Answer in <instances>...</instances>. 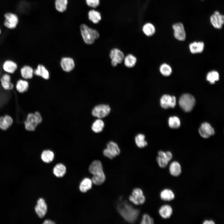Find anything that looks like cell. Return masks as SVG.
Listing matches in <instances>:
<instances>
[{"mask_svg": "<svg viewBox=\"0 0 224 224\" xmlns=\"http://www.w3.org/2000/svg\"><path fill=\"white\" fill-rule=\"evenodd\" d=\"M21 77L25 79H31L33 76L34 70L30 66L25 65L21 69Z\"/></svg>", "mask_w": 224, "mask_h": 224, "instance_id": "25", "label": "cell"}, {"mask_svg": "<svg viewBox=\"0 0 224 224\" xmlns=\"http://www.w3.org/2000/svg\"><path fill=\"white\" fill-rule=\"evenodd\" d=\"M4 17V26L10 29L15 28L18 22V18L17 15L13 13L7 12L5 14Z\"/></svg>", "mask_w": 224, "mask_h": 224, "instance_id": "10", "label": "cell"}, {"mask_svg": "<svg viewBox=\"0 0 224 224\" xmlns=\"http://www.w3.org/2000/svg\"><path fill=\"white\" fill-rule=\"evenodd\" d=\"M13 122L12 118L9 115L0 117V129L3 130L7 129L12 124Z\"/></svg>", "mask_w": 224, "mask_h": 224, "instance_id": "18", "label": "cell"}, {"mask_svg": "<svg viewBox=\"0 0 224 224\" xmlns=\"http://www.w3.org/2000/svg\"><path fill=\"white\" fill-rule=\"evenodd\" d=\"M61 65L64 71L68 72L74 69L75 63L74 60L72 58L69 57H65L62 59L61 61Z\"/></svg>", "mask_w": 224, "mask_h": 224, "instance_id": "16", "label": "cell"}, {"mask_svg": "<svg viewBox=\"0 0 224 224\" xmlns=\"http://www.w3.org/2000/svg\"><path fill=\"white\" fill-rule=\"evenodd\" d=\"M41 157L44 162L49 163L54 160V154L53 152L50 150H45L42 152Z\"/></svg>", "mask_w": 224, "mask_h": 224, "instance_id": "33", "label": "cell"}, {"mask_svg": "<svg viewBox=\"0 0 224 224\" xmlns=\"http://www.w3.org/2000/svg\"><path fill=\"white\" fill-rule=\"evenodd\" d=\"M219 79V74L218 72L215 71L209 72L207 76V80L211 84H214L216 81Z\"/></svg>", "mask_w": 224, "mask_h": 224, "instance_id": "37", "label": "cell"}, {"mask_svg": "<svg viewBox=\"0 0 224 224\" xmlns=\"http://www.w3.org/2000/svg\"><path fill=\"white\" fill-rule=\"evenodd\" d=\"M154 223L153 219L147 214H144L142 217L141 223L142 224H152Z\"/></svg>", "mask_w": 224, "mask_h": 224, "instance_id": "40", "label": "cell"}, {"mask_svg": "<svg viewBox=\"0 0 224 224\" xmlns=\"http://www.w3.org/2000/svg\"><path fill=\"white\" fill-rule=\"evenodd\" d=\"M145 136L142 134H139L135 137V142L137 146L139 148H142L147 146V142L145 140Z\"/></svg>", "mask_w": 224, "mask_h": 224, "instance_id": "35", "label": "cell"}, {"mask_svg": "<svg viewBox=\"0 0 224 224\" xmlns=\"http://www.w3.org/2000/svg\"><path fill=\"white\" fill-rule=\"evenodd\" d=\"M190 52L193 54L201 53L203 52L204 44L202 42H194L190 44L189 46Z\"/></svg>", "mask_w": 224, "mask_h": 224, "instance_id": "26", "label": "cell"}, {"mask_svg": "<svg viewBox=\"0 0 224 224\" xmlns=\"http://www.w3.org/2000/svg\"><path fill=\"white\" fill-rule=\"evenodd\" d=\"M169 171L170 174L173 176H179L182 172L180 164L177 161H174L171 162L170 165Z\"/></svg>", "mask_w": 224, "mask_h": 224, "instance_id": "22", "label": "cell"}, {"mask_svg": "<svg viewBox=\"0 0 224 224\" xmlns=\"http://www.w3.org/2000/svg\"><path fill=\"white\" fill-rule=\"evenodd\" d=\"M86 2L89 7L95 8L100 5V0H86Z\"/></svg>", "mask_w": 224, "mask_h": 224, "instance_id": "42", "label": "cell"}, {"mask_svg": "<svg viewBox=\"0 0 224 224\" xmlns=\"http://www.w3.org/2000/svg\"><path fill=\"white\" fill-rule=\"evenodd\" d=\"M160 71L163 75L167 77L171 74L172 70L169 65L166 63H163L161 65Z\"/></svg>", "mask_w": 224, "mask_h": 224, "instance_id": "38", "label": "cell"}, {"mask_svg": "<svg viewBox=\"0 0 224 224\" xmlns=\"http://www.w3.org/2000/svg\"><path fill=\"white\" fill-rule=\"evenodd\" d=\"M129 199L131 202L136 205L142 204L145 201V198L143 192L139 188L133 189L132 195L129 197Z\"/></svg>", "mask_w": 224, "mask_h": 224, "instance_id": "9", "label": "cell"}, {"mask_svg": "<svg viewBox=\"0 0 224 224\" xmlns=\"http://www.w3.org/2000/svg\"><path fill=\"white\" fill-rule=\"evenodd\" d=\"M104 127V123L100 119L96 120L93 123L91 127L92 131L96 133L101 132Z\"/></svg>", "mask_w": 224, "mask_h": 224, "instance_id": "34", "label": "cell"}, {"mask_svg": "<svg viewBox=\"0 0 224 224\" xmlns=\"http://www.w3.org/2000/svg\"><path fill=\"white\" fill-rule=\"evenodd\" d=\"M160 104L161 106L164 109L169 108H174L176 105V98L174 96H171L167 94L164 95L160 99Z\"/></svg>", "mask_w": 224, "mask_h": 224, "instance_id": "11", "label": "cell"}, {"mask_svg": "<svg viewBox=\"0 0 224 224\" xmlns=\"http://www.w3.org/2000/svg\"><path fill=\"white\" fill-rule=\"evenodd\" d=\"M199 133L201 136L207 138L215 133L214 129L210 124L207 122L202 123L199 129Z\"/></svg>", "mask_w": 224, "mask_h": 224, "instance_id": "14", "label": "cell"}, {"mask_svg": "<svg viewBox=\"0 0 224 224\" xmlns=\"http://www.w3.org/2000/svg\"><path fill=\"white\" fill-rule=\"evenodd\" d=\"M55 223L53 222L50 220H46L44 221L43 224H53Z\"/></svg>", "mask_w": 224, "mask_h": 224, "instance_id": "44", "label": "cell"}, {"mask_svg": "<svg viewBox=\"0 0 224 224\" xmlns=\"http://www.w3.org/2000/svg\"><path fill=\"white\" fill-rule=\"evenodd\" d=\"M47 210V206L44 200L42 198H39L35 207L36 214L39 217L42 218L45 215Z\"/></svg>", "mask_w": 224, "mask_h": 224, "instance_id": "15", "label": "cell"}, {"mask_svg": "<svg viewBox=\"0 0 224 224\" xmlns=\"http://www.w3.org/2000/svg\"><path fill=\"white\" fill-rule=\"evenodd\" d=\"M160 196L161 199L165 201H170L174 199L175 195L173 191L169 189H166L161 192Z\"/></svg>", "mask_w": 224, "mask_h": 224, "instance_id": "27", "label": "cell"}, {"mask_svg": "<svg viewBox=\"0 0 224 224\" xmlns=\"http://www.w3.org/2000/svg\"><path fill=\"white\" fill-rule=\"evenodd\" d=\"M66 168L65 166L61 163L57 164L53 169V173L57 177H63L66 172Z\"/></svg>", "mask_w": 224, "mask_h": 224, "instance_id": "31", "label": "cell"}, {"mask_svg": "<svg viewBox=\"0 0 224 224\" xmlns=\"http://www.w3.org/2000/svg\"><path fill=\"white\" fill-rule=\"evenodd\" d=\"M68 3V0H55V8L58 12H63L67 9Z\"/></svg>", "mask_w": 224, "mask_h": 224, "instance_id": "32", "label": "cell"}, {"mask_svg": "<svg viewBox=\"0 0 224 224\" xmlns=\"http://www.w3.org/2000/svg\"><path fill=\"white\" fill-rule=\"evenodd\" d=\"M0 81L1 85L4 90L10 91L13 88L14 85L11 82V77L9 74H4L3 75Z\"/></svg>", "mask_w": 224, "mask_h": 224, "instance_id": "17", "label": "cell"}, {"mask_svg": "<svg viewBox=\"0 0 224 224\" xmlns=\"http://www.w3.org/2000/svg\"><path fill=\"white\" fill-rule=\"evenodd\" d=\"M92 180L89 178H86L83 179L80 184V191L83 193L87 192L92 188Z\"/></svg>", "mask_w": 224, "mask_h": 224, "instance_id": "29", "label": "cell"}, {"mask_svg": "<svg viewBox=\"0 0 224 224\" xmlns=\"http://www.w3.org/2000/svg\"><path fill=\"white\" fill-rule=\"evenodd\" d=\"M203 224H214V222L212 220H205L203 222Z\"/></svg>", "mask_w": 224, "mask_h": 224, "instance_id": "43", "label": "cell"}, {"mask_svg": "<svg viewBox=\"0 0 224 224\" xmlns=\"http://www.w3.org/2000/svg\"><path fill=\"white\" fill-rule=\"evenodd\" d=\"M195 103V99L192 95L184 94L180 97L179 104L180 107L186 112L192 110Z\"/></svg>", "mask_w": 224, "mask_h": 224, "instance_id": "5", "label": "cell"}, {"mask_svg": "<svg viewBox=\"0 0 224 224\" xmlns=\"http://www.w3.org/2000/svg\"><path fill=\"white\" fill-rule=\"evenodd\" d=\"M34 74L40 76L45 79H48L49 77L48 71L43 65L41 64L38 65L37 68L34 70Z\"/></svg>", "mask_w": 224, "mask_h": 224, "instance_id": "23", "label": "cell"}, {"mask_svg": "<svg viewBox=\"0 0 224 224\" xmlns=\"http://www.w3.org/2000/svg\"><path fill=\"white\" fill-rule=\"evenodd\" d=\"M111 109L107 105L100 104L96 105L92 111V115L99 119H101L107 116L110 113Z\"/></svg>", "mask_w": 224, "mask_h": 224, "instance_id": "7", "label": "cell"}, {"mask_svg": "<svg viewBox=\"0 0 224 224\" xmlns=\"http://www.w3.org/2000/svg\"><path fill=\"white\" fill-rule=\"evenodd\" d=\"M17 64L11 60L5 61L3 64V70L10 74L14 73L17 68Z\"/></svg>", "mask_w": 224, "mask_h": 224, "instance_id": "19", "label": "cell"}, {"mask_svg": "<svg viewBox=\"0 0 224 224\" xmlns=\"http://www.w3.org/2000/svg\"><path fill=\"white\" fill-rule=\"evenodd\" d=\"M28 82L25 80L19 79L16 82V90L20 93H23L26 91L29 88Z\"/></svg>", "mask_w": 224, "mask_h": 224, "instance_id": "28", "label": "cell"}, {"mask_svg": "<svg viewBox=\"0 0 224 224\" xmlns=\"http://www.w3.org/2000/svg\"><path fill=\"white\" fill-rule=\"evenodd\" d=\"M156 161L159 166L161 168H165L168 165V162L164 158L158 156Z\"/></svg>", "mask_w": 224, "mask_h": 224, "instance_id": "41", "label": "cell"}, {"mask_svg": "<svg viewBox=\"0 0 224 224\" xmlns=\"http://www.w3.org/2000/svg\"><path fill=\"white\" fill-rule=\"evenodd\" d=\"M120 150L118 145L113 141L109 142L107 145V148L103 152V154L106 157L112 159L120 153Z\"/></svg>", "mask_w": 224, "mask_h": 224, "instance_id": "6", "label": "cell"}, {"mask_svg": "<svg viewBox=\"0 0 224 224\" xmlns=\"http://www.w3.org/2000/svg\"><path fill=\"white\" fill-rule=\"evenodd\" d=\"M210 22L216 29H221L224 22V16L218 11H216L210 17Z\"/></svg>", "mask_w": 224, "mask_h": 224, "instance_id": "12", "label": "cell"}, {"mask_svg": "<svg viewBox=\"0 0 224 224\" xmlns=\"http://www.w3.org/2000/svg\"><path fill=\"white\" fill-rule=\"evenodd\" d=\"M142 32L146 36L151 37L156 32L154 26L150 22H146L142 26Z\"/></svg>", "mask_w": 224, "mask_h": 224, "instance_id": "24", "label": "cell"}, {"mask_svg": "<svg viewBox=\"0 0 224 224\" xmlns=\"http://www.w3.org/2000/svg\"><path fill=\"white\" fill-rule=\"evenodd\" d=\"M119 212L127 222H134L137 219L139 213V210L134 208L127 203H123L117 207Z\"/></svg>", "mask_w": 224, "mask_h": 224, "instance_id": "2", "label": "cell"}, {"mask_svg": "<svg viewBox=\"0 0 224 224\" xmlns=\"http://www.w3.org/2000/svg\"><path fill=\"white\" fill-rule=\"evenodd\" d=\"M168 124L169 127L172 128H178L180 125V119L176 116L170 117L168 119Z\"/></svg>", "mask_w": 224, "mask_h": 224, "instance_id": "36", "label": "cell"}, {"mask_svg": "<svg viewBox=\"0 0 224 224\" xmlns=\"http://www.w3.org/2000/svg\"><path fill=\"white\" fill-rule=\"evenodd\" d=\"M124 61L126 67L128 68H132L135 66L137 59L136 57L132 54H129L124 57Z\"/></svg>", "mask_w": 224, "mask_h": 224, "instance_id": "30", "label": "cell"}, {"mask_svg": "<svg viewBox=\"0 0 224 224\" xmlns=\"http://www.w3.org/2000/svg\"><path fill=\"white\" fill-rule=\"evenodd\" d=\"M172 27L175 38L180 41L184 40L186 38V33L183 24L180 22L175 24L173 25Z\"/></svg>", "mask_w": 224, "mask_h": 224, "instance_id": "13", "label": "cell"}, {"mask_svg": "<svg viewBox=\"0 0 224 224\" xmlns=\"http://www.w3.org/2000/svg\"><path fill=\"white\" fill-rule=\"evenodd\" d=\"M1 33V30H0V34Z\"/></svg>", "mask_w": 224, "mask_h": 224, "instance_id": "45", "label": "cell"}, {"mask_svg": "<svg viewBox=\"0 0 224 224\" xmlns=\"http://www.w3.org/2000/svg\"><path fill=\"white\" fill-rule=\"evenodd\" d=\"M161 217L164 219L169 218L172 215L173 210L170 206L168 204L164 205L161 207L159 211Z\"/></svg>", "mask_w": 224, "mask_h": 224, "instance_id": "20", "label": "cell"}, {"mask_svg": "<svg viewBox=\"0 0 224 224\" xmlns=\"http://www.w3.org/2000/svg\"><path fill=\"white\" fill-rule=\"evenodd\" d=\"M158 156L165 158L168 162L171 160L173 157L172 154L170 152H164L161 151L158 152Z\"/></svg>", "mask_w": 224, "mask_h": 224, "instance_id": "39", "label": "cell"}, {"mask_svg": "<svg viewBox=\"0 0 224 224\" xmlns=\"http://www.w3.org/2000/svg\"><path fill=\"white\" fill-rule=\"evenodd\" d=\"M89 170L93 175L92 181L94 184L100 185L104 182L105 176L100 161L98 160L93 161L89 166Z\"/></svg>", "mask_w": 224, "mask_h": 224, "instance_id": "1", "label": "cell"}, {"mask_svg": "<svg viewBox=\"0 0 224 224\" xmlns=\"http://www.w3.org/2000/svg\"><path fill=\"white\" fill-rule=\"evenodd\" d=\"M88 14L89 20L94 24H98L102 19L101 15L98 11L91 10L89 11Z\"/></svg>", "mask_w": 224, "mask_h": 224, "instance_id": "21", "label": "cell"}, {"mask_svg": "<svg viewBox=\"0 0 224 224\" xmlns=\"http://www.w3.org/2000/svg\"><path fill=\"white\" fill-rule=\"evenodd\" d=\"M110 57L111 59V64L114 67H116L118 64L121 63L124 57L123 53L117 48L112 49L110 52Z\"/></svg>", "mask_w": 224, "mask_h": 224, "instance_id": "8", "label": "cell"}, {"mask_svg": "<svg viewBox=\"0 0 224 224\" xmlns=\"http://www.w3.org/2000/svg\"><path fill=\"white\" fill-rule=\"evenodd\" d=\"M81 35L85 42L88 44H93L95 40L100 37L99 32L96 29L82 24L80 26Z\"/></svg>", "mask_w": 224, "mask_h": 224, "instance_id": "3", "label": "cell"}, {"mask_svg": "<svg viewBox=\"0 0 224 224\" xmlns=\"http://www.w3.org/2000/svg\"><path fill=\"white\" fill-rule=\"evenodd\" d=\"M42 121L41 116L38 112L30 113L27 115L26 119L24 122L25 128L28 131H34Z\"/></svg>", "mask_w": 224, "mask_h": 224, "instance_id": "4", "label": "cell"}]
</instances>
